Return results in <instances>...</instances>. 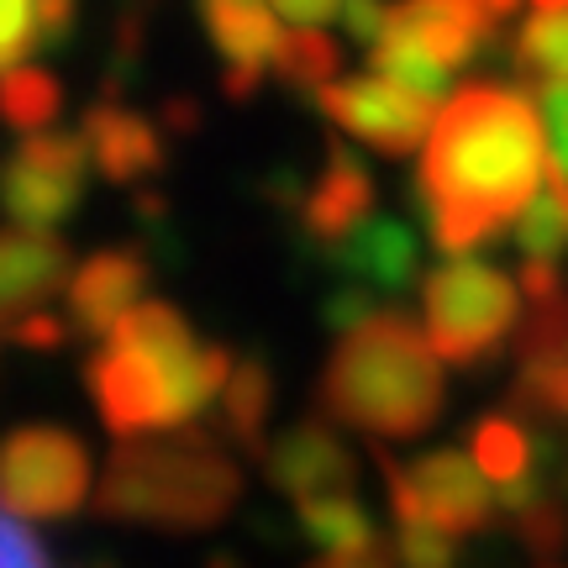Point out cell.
I'll list each match as a JSON object with an SVG mask.
<instances>
[{"instance_id": "18", "label": "cell", "mask_w": 568, "mask_h": 568, "mask_svg": "<svg viewBox=\"0 0 568 568\" xmlns=\"http://www.w3.org/2000/svg\"><path fill=\"white\" fill-rule=\"evenodd\" d=\"M552 437L548 426L527 422L516 410H489L474 422V464L485 468L489 485H510V479H527L542 474L552 464Z\"/></svg>"}, {"instance_id": "40", "label": "cell", "mask_w": 568, "mask_h": 568, "mask_svg": "<svg viewBox=\"0 0 568 568\" xmlns=\"http://www.w3.org/2000/svg\"><path fill=\"white\" fill-rule=\"evenodd\" d=\"M537 11H568V0H531Z\"/></svg>"}, {"instance_id": "12", "label": "cell", "mask_w": 568, "mask_h": 568, "mask_svg": "<svg viewBox=\"0 0 568 568\" xmlns=\"http://www.w3.org/2000/svg\"><path fill=\"white\" fill-rule=\"evenodd\" d=\"M337 280H358L379 295H400L422 274V237L400 216H364L347 237L316 253Z\"/></svg>"}, {"instance_id": "17", "label": "cell", "mask_w": 568, "mask_h": 568, "mask_svg": "<svg viewBox=\"0 0 568 568\" xmlns=\"http://www.w3.org/2000/svg\"><path fill=\"white\" fill-rule=\"evenodd\" d=\"M410 479L422 489L426 516L447 527L453 537H468V531H485L489 516H495V495L485 485V468L464 458L458 447H432L410 464Z\"/></svg>"}, {"instance_id": "2", "label": "cell", "mask_w": 568, "mask_h": 568, "mask_svg": "<svg viewBox=\"0 0 568 568\" xmlns=\"http://www.w3.org/2000/svg\"><path fill=\"white\" fill-rule=\"evenodd\" d=\"M447 400L437 347L406 311L379 305L368 322L343 332L337 353L316 379V410L332 422L364 432L374 443H410L426 426H437Z\"/></svg>"}, {"instance_id": "36", "label": "cell", "mask_w": 568, "mask_h": 568, "mask_svg": "<svg viewBox=\"0 0 568 568\" xmlns=\"http://www.w3.org/2000/svg\"><path fill=\"white\" fill-rule=\"evenodd\" d=\"M311 568H400V558L385 542H368V548H343V552H322Z\"/></svg>"}, {"instance_id": "38", "label": "cell", "mask_w": 568, "mask_h": 568, "mask_svg": "<svg viewBox=\"0 0 568 568\" xmlns=\"http://www.w3.org/2000/svg\"><path fill=\"white\" fill-rule=\"evenodd\" d=\"M163 126L195 132V126H201V105L190 101V95H174V101H163Z\"/></svg>"}, {"instance_id": "4", "label": "cell", "mask_w": 568, "mask_h": 568, "mask_svg": "<svg viewBox=\"0 0 568 568\" xmlns=\"http://www.w3.org/2000/svg\"><path fill=\"white\" fill-rule=\"evenodd\" d=\"M232 347L201 343L190 358H159L126 343H105L84 364V385L95 395L105 432L142 437V432H180L201 416L232 379Z\"/></svg>"}, {"instance_id": "33", "label": "cell", "mask_w": 568, "mask_h": 568, "mask_svg": "<svg viewBox=\"0 0 568 568\" xmlns=\"http://www.w3.org/2000/svg\"><path fill=\"white\" fill-rule=\"evenodd\" d=\"M0 568H53L48 564V552L32 531L21 527V516L0 506Z\"/></svg>"}, {"instance_id": "32", "label": "cell", "mask_w": 568, "mask_h": 568, "mask_svg": "<svg viewBox=\"0 0 568 568\" xmlns=\"http://www.w3.org/2000/svg\"><path fill=\"white\" fill-rule=\"evenodd\" d=\"M74 337V326H69V316H53L48 305H38V311H27L11 332H6V343L27 347V353H53V347H63Z\"/></svg>"}, {"instance_id": "41", "label": "cell", "mask_w": 568, "mask_h": 568, "mask_svg": "<svg viewBox=\"0 0 568 568\" xmlns=\"http://www.w3.org/2000/svg\"><path fill=\"white\" fill-rule=\"evenodd\" d=\"M542 568H558V564H542Z\"/></svg>"}, {"instance_id": "26", "label": "cell", "mask_w": 568, "mask_h": 568, "mask_svg": "<svg viewBox=\"0 0 568 568\" xmlns=\"http://www.w3.org/2000/svg\"><path fill=\"white\" fill-rule=\"evenodd\" d=\"M368 63H374V74H389V80L410 84V90H422L432 101L447 95V84H453V69L432 59L422 42L410 38V32H400V27H385V38L368 48Z\"/></svg>"}, {"instance_id": "37", "label": "cell", "mask_w": 568, "mask_h": 568, "mask_svg": "<svg viewBox=\"0 0 568 568\" xmlns=\"http://www.w3.org/2000/svg\"><path fill=\"white\" fill-rule=\"evenodd\" d=\"M284 21H295V27H316V21L337 17L343 11V0H268Z\"/></svg>"}, {"instance_id": "6", "label": "cell", "mask_w": 568, "mask_h": 568, "mask_svg": "<svg viewBox=\"0 0 568 568\" xmlns=\"http://www.w3.org/2000/svg\"><path fill=\"white\" fill-rule=\"evenodd\" d=\"M90 447L53 422L0 437V506L21 521H69L90 500Z\"/></svg>"}, {"instance_id": "29", "label": "cell", "mask_w": 568, "mask_h": 568, "mask_svg": "<svg viewBox=\"0 0 568 568\" xmlns=\"http://www.w3.org/2000/svg\"><path fill=\"white\" fill-rule=\"evenodd\" d=\"M395 558L400 568H458V542L437 521H395Z\"/></svg>"}, {"instance_id": "10", "label": "cell", "mask_w": 568, "mask_h": 568, "mask_svg": "<svg viewBox=\"0 0 568 568\" xmlns=\"http://www.w3.org/2000/svg\"><path fill=\"white\" fill-rule=\"evenodd\" d=\"M374 174H368V163L343 148V142H332L326 148V163L322 174L305 184L301 205H295V232H301V247L305 253H322L332 247L337 237H347L353 226L374 216Z\"/></svg>"}, {"instance_id": "3", "label": "cell", "mask_w": 568, "mask_h": 568, "mask_svg": "<svg viewBox=\"0 0 568 568\" xmlns=\"http://www.w3.org/2000/svg\"><path fill=\"white\" fill-rule=\"evenodd\" d=\"M243 500V468L226 458L222 432L180 426V437H122L101 485L95 516L153 531H205Z\"/></svg>"}, {"instance_id": "22", "label": "cell", "mask_w": 568, "mask_h": 568, "mask_svg": "<svg viewBox=\"0 0 568 568\" xmlns=\"http://www.w3.org/2000/svg\"><path fill=\"white\" fill-rule=\"evenodd\" d=\"M516 247L521 258H564L568 253V169L548 163V184L516 216Z\"/></svg>"}, {"instance_id": "11", "label": "cell", "mask_w": 568, "mask_h": 568, "mask_svg": "<svg viewBox=\"0 0 568 568\" xmlns=\"http://www.w3.org/2000/svg\"><path fill=\"white\" fill-rule=\"evenodd\" d=\"M74 280V258L59 232L38 226H6L0 232V337L27 316L48 305Z\"/></svg>"}, {"instance_id": "15", "label": "cell", "mask_w": 568, "mask_h": 568, "mask_svg": "<svg viewBox=\"0 0 568 568\" xmlns=\"http://www.w3.org/2000/svg\"><path fill=\"white\" fill-rule=\"evenodd\" d=\"M264 479L290 500H305V495H326V489H353L358 458L347 453V443L332 426L301 422L264 447Z\"/></svg>"}, {"instance_id": "30", "label": "cell", "mask_w": 568, "mask_h": 568, "mask_svg": "<svg viewBox=\"0 0 568 568\" xmlns=\"http://www.w3.org/2000/svg\"><path fill=\"white\" fill-rule=\"evenodd\" d=\"M38 53V0H0V74Z\"/></svg>"}, {"instance_id": "23", "label": "cell", "mask_w": 568, "mask_h": 568, "mask_svg": "<svg viewBox=\"0 0 568 568\" xmlns=\"http://www.w3.org/2000/svg\"><path fill=\"white\" fill-rule=\"evenodd\" d=\"M63 111V84L59 74H48V69H6L0 74V122L17 126V132H42V126H53Z\"/></svg>"}, {"instance_id": "19", "label": "cell", "mask_w": 568, "mask_h": 568, "mask_svg": "<svg viewBox=\"0 0 568 568\" xmlns=\"http://www.w3.org/2000/svg\"><path fill=\"white\" fill-rule=\"evenodd\" d=\"M274 395H280V385H274V368H268L264 353H253V358H243L232 368L226 389L216 395V406H222V416H216L222 443H232L247 458H264L268 447L264 426H268V410H274Z\"/></svg>"}, {"instance_id": "5", "label": "cell", "mask_w": 568, "mask_h": 568, "mask_svg": "<svg viewBox=\"0 0 568 568\" xmlns=\"http://www.w3.org/2000/svg\"><path fill=\"white\" fill-rule=\"evenodd\" d=\"M426 343L453 368H479L521 326V280L474 253H447V264L422 274Z\"/></svg>"}, {"instance_id": "27", "label": "cell", "mask_w": 568, "mask_h": 568, "mask_svg": "<svg viewBox=\"0 0 568 568\" xmlns=\"http://www.w3.org/2000/svg\"><path fill=\"white\" fill-rule=\"evenodd\" d=\"M558 353H568V284L527 301V316L516 326V358H558Z\"/></svg>"}, {"instance_id": "25", "label": "cell", "mask_w": 568, "mask_h": 568, "mask_svg": "<svg viewBox=\"0 0 568 568\" xmlns=\"http://www.w3.org/2000/svg\"><path fill=\"white\" fill-rule=\"evenodd\" d=\"M510 63L527 80H568V11H537L516 27Z\"/></svg>"}, {"instance_id": "28", "label": "cell", "mask_w": 568, "mask_h": 568, "mask_svg": "<svg viewBox=\"0 0 568 568\" xmlns=\"http://www.w3.org/2000/svg\"><path fill=\"white\" fill-rule=\"evenodd\" d=\"M510 531H516V542L537 558V564H548L558 552L568 548V510L552 500V495H537L531 506L510 510Z\"/></svg>"}, {"instance_id": "24", "label": "cell", "mask_w": 568, "mask_h": 568, "mask_svg": "<svg viewBox=\"0 0 568 568\" xmlns=\"http://www.w3.org/2000/svg\"><path fill=\"white\" fill-rule=\"evenodd\" d=\"M510 410L537 426H568V353L521 358L516 385H510Z\"/></svg>"}, {"instance_id": "1", "label": "cell", "mask_w": 568, "mask_h": 568, "mask_svg": "<svg viewBox=\"0 0 568 568\" xmlns=\"http://www.w3.org/2000/svg\"><path fill=\"white\" fill-rule=\"evenodd\" d=\"M548 174L537 95L506 80L464 84L432 122L410 205L437 253H474L506 237Z\"/></svg>"}, {"instance_id": "9", "label": "cell", "mask_w": 568, "mask_h": 568, "mask_svg": "<svg viewBox=\"0 0 568 568\" xmlns=\"http://www.w3.org/2000/svg\"><path fill=\"white\" fill-rule=\"evenodd\" d=\"M205 21V38L222 53V95L226 101L247 105L253 90L274 69V53H280V21L268 11V0H195Z\"/></svg>"}, {"instance_id": "31", "label": "cell", "mask_w": 568, "mask_h": 568, "mask_svg": "<svg viewBox=\"0 0 568 568\" xmlns=\"http://www.w3.org/2000/svg\"><path fill=\"white\" fill-rule=\"evenodd\" d=\"M374 311H379V290H368L358 280H337V290H326V301H322V322L332 332H353Z\"/></svg>"}, {"instance_id": "34", "label": "cell", "mask_w": 568, "mask_h": 568, "mask_svg": "<svg viewBox=\"0 0 568 568\" xmlns=\"http://www.w3.org/2000/svg\"><path fill=\"white\" fill-rule=\"evenodd\" d=\"M80 27V0H38V48L42 53H59L74 42Z\"/></svg>"}, {"instance_id": "16", "label": "cell", "mask_w": 568, "mask_h": 568, "mask_svg": "<svg viewBox=\"0 0 568 568\" xmlns=\"http://www.w3.org/2000/svg\"><path fill=\"white\" fill-rule=\"evenodd\" d=\"M389 27H400L447 69H468L479 53L500 48V21L489 17V0H400L389 6Z\"/></svg>"}, {"instance_id": "7", "label": "cell", "mask_w": 568, "mask_h": 568, "mask_svg": "<svg viewBox=\"0 0 568 568\" xmlns=\"http://www.w3.org/2000/svg\"><path fill=\"white\" fill-rule=\"evenodd\" d=\"M90 163L95 159L84 132H59V126L21 132V142L0 159V211L17 226L59 232L80 216Z\"/></svg>"}, {"instance_id": "8", "label": "cell", "mask_w": 568, "mask_h": 568, "mask_svg": "<svg viewBox=\"0 0 568 568\" xmlns=\"http://www.w3.org/2000/svg\"><path fill=\"white\" fill-rule=\"evenodd\" d=\"M311 105L337 132L379 148L389 159H406L410 148H422V138H432V95L389 80V74H353V80L337 74L316 90Z\"/></svg>"}, {"instance_id": "14", "label": "cell", "mask_w": 568, "mask_h": 568, "mask_svg": "<svg viewBox=\"0 0 568 568\" xmlns=\"http://www.w3.org/2000/svg\"><path fill=\"white\" fill-rule=\"evenodd\" d=\"M148 253L142 247H101L69 280V326L74 337H105L148 290Z\"/></svg>"}, {"instance_id": "35", "label": "cell", "mask_w": 568, "mask_h": 568, "mask_svg": "<svg viewBox=\"0 0 568 568\" xmlns=\"http://www.w3.org/2000/svg\"><path fill=\"white\" fill-rule=\"evenodd\" d=\"M343 27H347V38L353 42L374 48L389 27V6L385 0H343Z\"/></svg>"}, {"instance_id": "20", "label": "cell", "mask_w": 568, "mask_h": 568, "mask_svg": "<svg viewBox=\"0 0 568 568\" xmlns=\"http://www.w3.org/2000/svg\"><path fill=\"white\" fill-rule=\"evenodd\" d=\"M295 527L305 531V542H316L322 552L379 542V527H374L368 506L358 500V489H326V495L295 500Z\"/></svg>"}, {"instance_id": "39", "label": "cell", "mask_w": 568, "mask_h": 568, "mask_svg": "<svg viewBox=\"0 0 568 568\" xmlns=\"http://www.w3.org/2000/svg\"><path fill=\"white\" fill-rule=\"evenodd\" d=\"M205 568H237V552H216V558H211Z\"/></svg>"}, {"instance_id": "13", "label": "cell", "mask_w": 568, "mask_h": 568, "mask_svg": "<svg viewBox=\"0 0 568 568\" xmlns=\"http://www.w3.org/2000/svg\"><path fill=\"white\" fill-rule=\"evenodd\" d=\"M84 142H90V159L101 169L111 184H122V190H138L142 180H153L163 174V163H169V148H163V132L159 122H148L142 111L122 105V95H95V101L84 105Z\"/></svg>"}, {"instance_id": "21", "label": "cell", "mask_w": 568, "mask_h": 568, "mask_svg": "<svg viewBox=\"0 0 568 568\" xmlns=\"http://www.w3.org/2000/svg\"><path fill=\"white\" fill-rule=\"evenodd\" d=\"M343 74V48L337 38H326L322 27H295L280 38V53H274V80L290 90V95H305L316 101V90L332 84Z\"/></svg>"}]
</instances>
